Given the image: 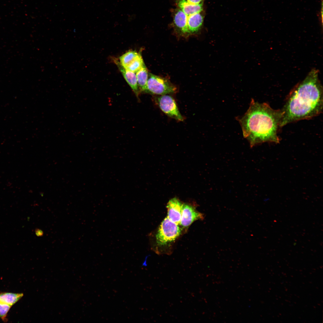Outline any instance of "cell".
Wrapping results in <instances>:
<instances>
[{
  "label": "cell",
  "mask_w": 323,
  "mask_h": 323,
  "mask_svg": "<svg viewBox=\"0 0 323 323\" xmlns=\"http://www.w3.org/2000/svg\"><path fill=\"white\" fill-rule=\"evenodd\" d=\"M313 69L290 92L282 109L280 127L318 115L323 109V88Z\"/></svg>",
  "instance_id": "cell-1"
},
{
  "label": "cell",
  "mask_w": 323,
  "mask_h": 323,
  "mask_svg": "<svg viewBox=\"0 0 323 323\" xmlns=\"http://www.w3.org/2000/svg\"><path fill=\"white\" fill-rule=\"evenodd\" d=\"M281 117V110L252 99L246 112L237 120L244 137L252 147L265 142H279L278 132Z\"/></svg>",
  "instance_id": "cell-2"
},
{
  "label": "cell",
  "mask_w": 323,
  "mask_h": 323,
  "mask_svg": "<svg viewBox=\"0 0 323 323\" xmlns=\"http://www.w3.org/2000/svg\"><path fill=\"white\" fill-rule=\"evenodd\" d=\"M181 228L167 217L161 223L156 235L159 245L163 246L176 240L180 234Z\"/></svg>",
  "instance_id": "cell-3"
},
{
  "label": "cell",
  "mask_w": 323,
  "mask_h": 323,
  "mask_svg": "<svg viewBox=\"0 0 323 323\" xmlns=\"http://www.w3.org/2000/svg\"><path fill=\"white\" fill-rule=\"evenodd\" d=\"M147 93L158 95L174 93L177 88L167 79L149 73Z\"/></svg>",
  "instance_id": "cell-4"
},
{
  "label": "cell",
  "mask_w": 323,
  "mask_h": 323,
  "mask_svg": "<svg viewBox=\"0 0 323 323\" xmlns=\"http://www.w3.org/2000/svg\"><path fill=\"white\" fill-rule=\"evenodd\" d=\"M155 100L161 110L166 115L175 120L183 121L184 117L181 114L175 100L167 94L157 96Z\"/></svg>",
  "instance_id": "cell-5"
},
{
  "label": "cell",
  "mask_w": 323,
  "mask_h": 323,
  "mask_svg": "<svg viewBox=\"0 0 323 323\" xmlns=\"http://www.w3.org/2000/svg\"><path fill=\"white\" fill-rule=\"evenodd\" d=\"M202 214L196 211L192 206L187 203L183 204L181 220L180 224L184 228H187L194 222L203 219Z\"/></svg>",
  "instance_id": "cell-6"
},
{
  "label": "cell",
  "mask_w": 323,
  "mask_h": 323,
  "mask_svg": "<svg viewBox=\"0 0 323 323\" xmlns=\"http://www.w3.org/2000/svg\"><path fill=\"white\" fill-rule=\"evenodd\" d=\"M172 14L173 25L176 32L182 35H189L187 16L178 7L173 10Z\"/></svg>",
  "instance_id": "cell-7"
},
{
  "label": "cell",
  "mask_w": 323,
  "mask_h": 323,
  "mask_svg": "<svg viewBox=\"0 0 323 323\" xmlns=\"http://www.w3.org/2000/svg\"><path fill=\"white\" fill-rule=\"evenodd\" d=\"M183 204L176 198L170 199L167 205L168 218L176 224H180Z\"/></svg>",
  "instance_id": "cell-8"
},
{
  "label": "cell",
  "mask_w": 323,
  "mask_h": 323,
  "mask_svg": "<svg viewBox=\"0 0 323 323\" xmlns=\"http://www.w3.org/2000/svg\"><path fill=\"white\" fill-rule=\"evenodd\" d=\"M117 65L125 79L132 89L138 99L140 93L137 81L136 73L131 71L125 68L115 58L113 59Z\"/></svg>",
  "instance_id": "cell-9"
},
{
  "label": "cell",
  "mask_w": 323,
  "mask_h": 323,
  "mask_svg": "<svg viewBox=\"0 0 323 323\" xmlns=\"http://www.w3.org/2000/svg\"><path fill=\"white\" fill-rule=\"evenodd\" d=\"M187 16V27L189 34L197 33L203 24L204 18L203 10Z\"/></svg>",
  "instance_id": "cell-10"
},
{
  "label": "cell",
  "mask_w": 323,
  "mask_h": 323,
  "mask_svg": "<svg viewBox=\"0 0 323 323\" xmlns=\"http://www.w3.org/2000/svg\"><path fill=\"white\" fill-rule=\"evenodd\" d=\"M176 3L177 7L187 16L199 13L203 10V4H192L188 2L186 0H176Z\"/></svg>",
  "instance_id": "cell-11"
},
{
  "label": "cell",
  "mask_w": 323,
  "mask_h": 323,
  "mask_svg": "<svg viewBox=\"0 0 323 323\" xmlns=\"http://www.w3.org/2000/svg\"><path fill=\"white\" fill-rule=\"evenodd\" d=\"M148 74L147 69L145 65L136 73L138 85L140 92L147 93Z\"/></svg>",
  "instance_id": "cell-12"
},
{
  "label": "cell",
  "mask_w": 323,
  "mask_h": 323,
  "mask_svg": "<svg viewBox=\"0 0 323 323\" xmlns=\"http://www.w3.org/2000/svg\"><path fill=\"white\" fill-rule=\"evenodd\" d=\"M23 296L22 293H0V302L13 306Z\"/></svg>",
  "instance_id": "cell-13"
},
{
  "label": "cell",
  "mask_w": 323,
  "mask_h": 323,
  "mask_svg": "<svg viewBox=\"0 0 323 323\" xmlns=\"http://www.w3.org/2000/svg\"><path fill=\"white\" fill-rule=\"evenodd\" d=\"M136 51L129 50L121 56L119 62L124 68L127 66L140 54Z\"/></svg>",
  "instance_id": "cell-14"
},
{
  "label": "cell",
  "mask_w": 323,
  "mask_h": 323,
  "mask_svg": "<svg viewBox=\"0 0 323 323\" xmlns=\"http://www.w3.org/2000/svg\"><path fill=\"white\" fill-rule=\"evenodd\" d=\"M145 65L141 53L127 66L126 69L136 73Z\"/></svg>",
  "instance_id": "cell-15"
},
{
  "label": "cell",
  "mask_w": 323,
  "mask_h": 323,
  "mask_svg": "<svg viewBox=\"0 0 323 323\" xmlns=\"http://www.w3.org/2000/svg\"><path fill=\"white\" fill-rule=\"evenodd\" d=\"M12 306L0 302V318L4 322L7 321V314Z\"/></svg>",
  "instance_id": "cell-16"
},
{
  "label": "cell",
  "mask_w": 323,
  "mask_h": 323,
  "mask_svg": "<svg viewBox=\"0 0 323 323\" xmlns=\"http://www.w3.org/2000/svg\"><path fill=\"white\" fill-rule=\"evenodd\" d=\"M188 3L194 4H203L204 0H186Z\"/></svg>",
  "instance_id": "cell-17"
},
{
  "label": "cell",
  "mask_w": 323,
  "mask_h": 323,
  "mask_svg": "<svg viewBox=\"0 0 323 323\" xmlns=\"http://www.w3.org/2000/svg\"><path fill=\"white\" fill-rule=\"evenodd\" d=\"M35 233L36 235L38 236H42L43 234V232L38 229H36L35 230Z\"/></svg>",
  "instance_id": "cell-18"
},
{
  "label": "cell",
  "mask_w": 323,
  "mask_h": 323,
  "mask_svg": "<svg viewBox=\"0 0 323 323\" xmlns=\"http://www.w3.org/2000/svg\"><path fill=\"white\" fill-rule=\"evenodd\" d=\"M322 5H323L322 0L321 9L320 12V19H321V21L322 22V19H323V18H322V16H323V15H322V14H323V13H322V11H322V9H322V7H323L322 6Z\"/></svg>",
  "instance_id": "cell-19"
}]
</instances>
